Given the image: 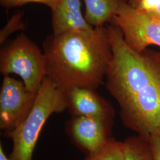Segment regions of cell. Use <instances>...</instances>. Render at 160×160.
Masks as SVG:
<instances>
[{"label": "cell", "instance_id": "cell-5", "mask_svg": "<svg viewBox=\"0 0 160 160\" xmlns=\"http://www.w3.org/2000/svg\"><path fill=\"white\" fill-rule=\"evenodd\" d=\"M110 23L120 29L126 45L136 52L152 45L160 47V20L135 9L128 1L119 0Z\"/></svg>", "mask_w": 160, "mask_h": 160}, {"label": "cell", "instance_id": "cell-13", "mask_svg": "<svg viewBox=\"0 0 160 160\" xmlns=\"http://www.w3.org/2000/svg\"><path fill=\"white\" fill-rule=\"evenodd\" d=\"M23 12L18 11L14 13L7 23L1 30L0 32V44L2 45L6 39L18 30H23L26 28V24L23 20Z\"/></svg>", "mask_w": 160, "mask_h": 160}, {"label": "cell", "instance_id": "cell-9", "mask_svg": "<svg viewBox=\"0 0 160 160\" xmlns=\"http://www.w3.org/2000/svg\"><path fill=\"white\" fill-rule=\"evenodd\" d=\"M51 11L53 34L55 36L94 29L81 13L80 0H58Z\"/></svg>", "mask_w": 160, "mask_h": 160}, {"label": "cell", "instance_id": "cell-6", "mask_svg": "<svg viewBox=\"0 0 160 160\" xmlns=\"http://www.w3.org/2000/svg\"><path fill=\"white\" fill-rule=\"evenodd\" d=\"M36 95L28 90L23 82L4 75L0 92V129L5 137L28 116Z\"/></svg>", "mask_w": 160, "mask_h": 160}, {"label": "cell", "instance_id": "cell-8", "mask_svg": "<svg viewBox=\"0 0 160 160\" xmlns=\"http://www.w3.org/2000/svg\"><path fill=\"white\" fill-rule=\"evenodd\" d=\"M94 90L75 87L65 91L67 109L72 117L96 116L113 119L114 112L112 105Z\"/></svg>", "mask_w": 160, "mask_h": 160}, {"label": "cell", "instance_id": "cell-14", "mask_svg": "<svg viewBox=\"0 0 160 160\" xmlns=\"http://www.w3.org/2000/svg\"><path fill=\"white\" fill-rule=\"evenodd\" d=\"M133 8L160 20V0H128Z\"/></svg>", "mask_w": 160, "mask_h": 160}, {"label": "cell", "instance_id": "cell-11", "mask_svg": "<svg viewBox=\"0 0 160 160\" xmlns=\"http://www.w3.org/2000/svg\"><path fill=\"white\" fill-rule=\"evenodd\" d=\"M122 142L123 160H154L148 138L138 135L127 138Z\"/></svg>", "mask_w": 160, "mask_h": 160}, {"label": "cell", "instance_id": "cell-4", "mask_svg": "<svg viewBox=\"0 0 160 160\" xmlns=\"http://www.w3.org/2000/svg\"><path fill=\"white\" fill-rule=\"evenodd\" d=\"M0 72L3 75H18L29 92L37 93L46 77L43 52L24 33H21L0 52Z\"/></svg>", "mask_w": 160, "mask_h": 160}, {"label": "cell", "instance_id": "cell-3", "mask_svg": "<svg viewBox=\"0 0 160 160\" xmlns=\"http://www.w3.org/2000/svg\"><path fill=\"white\" fill-rule=\"evenodd\" d=\"M68 109L65 92L59 88L47 77L42 81L33 106L23 123L7 135L12 140L10 160H32L40 131L53 113H60Z\"/></svg>", "mask_w": 160, "mask_h": 160}, {"label": "cell", "instance_id": "cell-1", "mask_svg": "<svg viewBox=\"0 0 160 160\" xmlns=\"http://www.w3.org/2000/svg\"><path fill=\"white\" fill-rule=\"evenodd\" d=\"M106 28L113 56L105 85L119 106L122 122L139 135L160 136V52H136L117 26Z\"/></svg>", "mask_w": 160, "mask_h": 160}, {"label": "cell", "instance_id": "cell-15", "mask_svg": "<svg viewBox=\"0 0 160 160\" xmlns=\"http://www.w3.org/2000/svg\"><path fill=\"white\" fill-rule=\"evenodd\" d=\"M58 1V0H0V4L4 8H10L34 2L46 5L51 9L57 4Z\"/></svg>", "mask_w": 160, "mask_h": 160}, {"label": "cell", "instance_id": "cell-16", "mask_svg": "<svg viewBox=\"0 0 160 160\" xmlns=\"http://www.w3.org/2000/svg\"><path fill=\"white\" fill-rule=\"evenodd\" d=\"M149 142L152 149L154 160H160V136L151 135L148 137Z\"/></svg>", "mask_w": 160, "mask_h": 160}, {"label": "cell", "instance_id": "cell-17", "mask_svg": "<svg viewBox=\"0 0 160 160\" xmlns=\"http://www.w3.org/2000/svg\"><path fill=\"white\" fill-rule=\"evenodd\" d=\"M0 160H10L9 158L7 157L5 154L1 144L0 145Z\"/></svg>", "mask_w": 160, "mask_h": 160}, {"label": "cell", "instance_id": "cell-12", "mask_svg": "<svg viewBox=\"0 0 160 160\" xmlns=\"http://www.w3.org/2000/svg\"><path fill=\"white\" fill-rule=\"evenodd\" d=\"M123 142L110 138L108 142L94 153L88 154L84 160H123Z\"/></svg>", "mask_w": 160, "mask_h": 160}, {"label": "cell", "instance_id": "cell-7", "mask_svg": "<svg viewBox=\"0 0 160 160\" xmlns=\"http://www.w3.org/2000/svg\"><path fill=\"white\" fill-rule=\"evenodd\" d=\"M113 119L96 116H75L70 120L69 131L75 141L88 154L94 153L108 142Z\"/></svg>", "mask_w": 160, "mask_h": 160}, {"label": "cell", "instance_id": "cell-18", "mask_svg": "<svg viewBox=\"0 0 160 160\" xmlns=\"http://www.w3.org/2000/svg\"><path fill=\"white\" fill-rule=\"evenodd\" d=\"M124 1H128V0H124Z\"/></svg>", "mask_w": 160, "mask_h": 160}, {"label": "cell", "instance_id": "cell-2", "mask_svg": "<svg viewBox=\"0 0 160 160\" xmlns=\"http://www.w3.org/2000/svg\"><path fill=\"white\" fill-rule=\"evenodd\" d=\"M46 77L64 92L96 90L104 83L113 53L106 27L51 34L43 43Z\"/></svg>", "mask_w": 160, "mask_h": 160}, {"label": "cell", "instance_id": "cell-10", "mask_svg": "<svg viewBox=\"0 0 160 160\" xmlns=\"http://www.w3.org/2000/svg\"><path fill=\"white\" fill-rule=\"evenodd\" d=\"M119 0H84L85 18L93 28L103 27L111 22L118 7Z\"/></svg>", "mask_w": 160, "mask_h": 160}]
</instances>
